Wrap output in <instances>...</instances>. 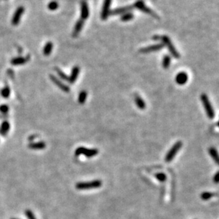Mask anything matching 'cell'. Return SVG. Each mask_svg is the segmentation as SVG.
<instances>
[{
	"instance_id": "7c38bea8",
	"label": "cell",
	"mask_w": 219,
	"mask_h": 219,
	"mask_svg": "<svg viewBox=\"0 0 219 219\" xmlns=\"http://www.w3.org/2000/svg\"><path fill=\"white\" fill-rule=\"evenodd\" d=\"M188 75L185 72H180L176 75V78H175V81L177 84L182 85L186 84L187 81H188Z\"/></svg>"
},
{
	"instance_id": "4316f807",
	"label": "cell",
	"mask_w": 219,
	"mask_h": 219,
	"mask_svg": "<svg viewBox=\"0 0 219 219\" xmlns=\"http://www.w3.org/2000/svg\"><path fill=\"white\" fill-rule=\"evenodd\" d=\"M214 196H215V194H214V193L204 192V193H202V195H201V198H202V200L206 201V200H208V199L211 198L212 197Z\"/></svg>"
},
{
	"instance_id": "9a60e30c",
	"label": "cell",
	"mask_w": 219,
	"mask_h": 219,
	"mask_svg": "<svg viewBox=\"0 0 219 219\" xmlns=\"http://www.w3.org/2000/svg\"><path fill=\"white\" fill-rule=\"evenodd\" d=\"M29 56L27 57H17L13 59L11 61V63L13 65H22L24 64L29 61Z\"/></svg>"
},
{
	"instance_id": "9c48e42d",
	"label": "cell",
	"mask_w": 219,
	"mask_h": 219,
	"mask_svg": "<svg viewBox=\"0 0 219 219\" xmlns=\"http://www.w3.org/2000/svg\"><path fill=\"white\" fill-rule=\"evenodd\" d=\"M163 47H164V44L163 43H157V44L149 46L141 49L139 50V52L142 53H147L149 52H152V51H159V50L162 49Z\"/></svg>"
},
{
	"instance_id": "5b68a950",
	"label": "cell",
	"mask_w": 219,
	"mask_h": 219,
	"mask_svg": "<svg viewBox=\"0 0 219 219\" xmlns=\"http://www.w3.org/2000/svg\"><path fill=\"white\" fill-rule=\"evenodd\" d=\"M182 142L181 141H178L175 144L173 145V147L169 150V152H167L166 154V157H165V161L167 162H170L173 160V159L174 158L175 156L177 153L179 152V151L180 150V149L182 148Z\"/></svg>"
},
{
	"instance_id": "d6a6232c",
	"label": "cell",
	"mask_w": 219,
	"mask_h": 219,
	"mask_svg": "<svg viewBox=\"0 0 219 219\" xmlns=\"http://www.w3.org/2000/svg\"><path fill=\"white\" fill-rule=\"evenodd\" d=\"M218 126L219 127V121H218Z\"/></svg>"
},
{
	"instance_id": "ba28073f",
	"label": "cell",
	"mask_w": 219,
	"mask_h": 219,
	"mask_svg": "<svg viewBox=\"0 0 219 219\" xmlns=\"http://www.w3.org/2000/svg\"><path fill=\"white\" fill-rule=\"evenodd\" d=\"M24 12V8L23 7H19L16 10L14 14L12 19H11V23H12L13 25L17 26L19 24V23L20 22V19H21V17Z\"/></svg>"
},
{
	"instance_id": "7a4b0ae2",
	"label": "cell",
	"mask_w": 219,
	"mask_h": 219,
	"mask_svg": "<svg viewBox=\"0 0 219 219\" xmlns=\"http://www.w3.org/2000/svg\"><path fill=\"white\" fill-rule=\"evenodd\" d=\"M103 183L100 180H94L90 182H78L75 185V188L78 190H87V189H97L102 186Z\"/></svg>"
},
{
	"instance_id": "277c9868",
	"label": "cell",
	"mask_w": 219,
	"mask_h": 219,
	"mask_svg": "<svg viewBox=\"0 0 219 219\" xmlns=\"http://www.w3.org/2000/svg\"><path fill=\"white\" fill-rule=\"evenodd\" d=\"M201 100H202V102L203 103V105H204V107L205 109V111H206L207 116L208 117V118L213 119L215 116V113L214 110V108H213L211 103L210 101H209V99L207 95L205 94V93H203L201 95Z\"/></svg>"
},
{
	"instance_id": "f1b7e54d",
	"label": "cell",
	"mask_w": 219,
	"mask_h": 219,
	"mask_svg": "<svg viewBox=\"0 0 219 219\" xmlns=\"http://www.w3.org/2000/svg\"><path fill=\"white\" fill-rule=\"evenodd\" d=\"M155 177H156L157 180H159L160 182H164L167 179V176L164 174V173H158V174H155Z\"/></svg>"
},
{
	"instance_id": "8992f818",
	"label": "cell",
	"mask_w": 219,
	"mask_h": 219,
	"mask_svg": "<svg viewBox=\"0 0 219 219\" xmlns=\"http://www.w3.org/2000/svg\"><path fill=\"white\" fill-rule=\"evenodd\" d=\"M132 6H133V7H134V8H136V9H138L139 10H141V11H144V13L147 14H149V15L152 16V17H154L158 18V17H157V15L156 14L153 12L152 10H151L150 9H149V8L147 7V6L144 5V2H143V1L137 2Z\"/></svg>"
},
{
	"instance_id": "8fae6325",
	"label": "cell",
	"mask_w": 219,
	"mask_h": 219,
	"mask_svg": "<svg viewBox=\"0 0 219 219\" xmlns=\"http://www.w3.org/2000/svg\"><path fill=\"white\" fill-rule=\"evenodd\" d=\"M81 19L84 20L87 19L89 17V8L87 2L84 0H82L81 2Z\"/></svg>"
},
{
	"instance_id": "30bf717a",
	"label": "cell",
	"mask_w": 219,
	"mask_h": 219,
	"mask_svg": "<svg viewBox=\"0 0 219 219\" xmlns=\"http://www.w3.org/2000/svg\"><path fill=\"white\" fill-rule=\"evenodd\" d=\"M111 2H112V0H104L102 14H101V17H102L103 20L106 19L110 14V7Z\"/></svg>"
},
{
	"instance_id": "7402d4cb",
	"label": "cell",
	"mask_w": 219,
	"mask_h": 219,
	"mask_svg": "<svg viewBox=\"0 0 219 219\" xmlns=\"http://www.w3.org/2000/svg\"><path fill=\"white\" fill-rule=\"evenodd\" d=\"M87 93L85 90L81 91L78 95V103L80 104H83L87 99Z\"/></svg>"
},
{
	"instance_id": "603a6c76",
	"label": "cell",
	"mask_w": 219,
	"mask_h": 219,
	"mask_svg": "<svg viewBox=\"0 0 219 219\" xmlns=\"http://www.w3.org/2000/svg\"><path fill=\"white\" fill-rule=\"evenodd\" d=\"M171 63V58L169 56L166 55L164 56V58H163V61H162V66L164 68H168L170 65Z\"/></svg>"
},
{
	"instance_id": "836d02e7",
	"label": "cell",
	"mask_w": 219,
	"mask_h": 219,
	"mask_svg": "<svg viewBox=\"0 0 219 219\" xmlns=\"http://www.w3.org/2000/svg\"><path fill=\"white\" fill-rule=\"evenodd\" d=\"M11 219H17V218H11Z\"/></svg>"
},
{
	"instance_id": "d6986e66",
	"label": "cell",
	"mask_w": 219,
	"mask_h": 219,
	"mask_svg": "<svg viewBox=\"0 0 219 219\" xmlns=\"http://www.w3.org/2000/svg\"><path fill=\"white\" fill-rule=\"evenodd\" d=\"M46 144L44 142H38L29 144V148L34 149V150H37V149H43L46 148Z\"/></svg>"
},
{
	"instance_id": "4fadbf2b",
	"label": "cell",
	"mask_w": 219,
	"mask_h": 219,
	"mask_svg": "<svg viewBox=\"0 0 219 219\" xmlns=\"http://www.w3.org/2000/svg\"><path fill=\"white\" fill-rule=\"evenodd\" d=\"M80 72V68L78 66H75L73 67V68L71 71V74L68 77V82L70 83H74L78 78V76Z\"/></svg>"
},
{
	"instance_id": "5bb4252c",
	"label": "cell",
	"mask_w": 219,
	"mask_h": 219,
	"mask_svg": "<svg viewBox=\"0 0 219 219\" xmlns=\"http://www.w3.org/2000/svg\"><path fill=\"white\" fill-rule=\"evenodd\" d=\"M134 9L133 6H127V7H121V8H117V9L113 10V11L111 12V14L113 15H119L121 14H125L127 12V11H129V10Z\"/></svg>"
},
{
	"instance_id": "cb8c5ba5",
	"label": "cell",
	"mask_w": 219,
	"mask_h": 219,
	"mask_svg": "<svg viewBox=\"0 0 219 219\" xmlns=\"http://www.w3.org/2000/svg\"><path fill=\"white\" fill-rule=\"evenodd\" d=\"M10 93H11V91H10V88L8 85H6V86L4 87L1 90L2 96L5 97V98H8L9 97Z\"/></svg>"
},
{
	"instance_id": "ac0fdd59",
	"label": "cell",
	"mask_w": 219,
	"mask_h": 219,
	"mask_svg": "<svg viewBox=\"0 0 219 219\" xmlns=\"http://www.w3.org/2000/svg\"><path fill=\"white\" fill-rule=\"evenodd\" d=\"M135 103H136V105L139 109H140V110L145 109V107H146V103H145L144 100H143L142 97L139 96V95H135Z\"/></svg>"
},
{
	"instance_id": "6da1fadb",
	"label": "cell",
	"mask_w": 219,
	"mask_h": 219,
	"mask_svg": "<svg viewBox=\"0 0 219 219\" xmlns=\"http://www.w3.org/2000/svg\"><path fill=\"white\" fill-rule=\"evenodd\" d=\"M153 39H155V40L162 39V42L164 43V45H165L167 47V49H168L169 52H170V53L173 56H174V58H176V59H179V56H179V52L176 51V49H175L174 46L173 45L172 41H171L170 39H169L167 36H163L162 37L154 36V37H153Z\"/></svg>"
},
{
	"instance_id": "d4e9b609",
	"label": "cell",
	"mask_w": 219,
	"mask_h": 219,
	"mask_svg": "<svg viewBox=\"0 0 219 219\" xmlns=\"http://www.w3.org/2000/svg\"><path fill=\"white\" fill-rule=\"evenodd\" d=\"M55 70H56V71L58 75H59V76L61 78V79L63 80V81H68V75L65 74V73H63L61 69L58 68H56Z\"/></svg>"
},
{
	"instance_id": "52a82bcc",
	"label": "cell",
	"mask_w": 219,
	"mask_h": 219,
	"mask_svg": "<svg viewBox=\"0 0 219 219\" xmlns=\"http://www.w3.org/2000/svg\"><path fill=\"white\" fill-rule=\"evenodd\" d=\"M50 77V79L51 80V81L54 83V84L56 85V86H58V87H59L60 89L61 90L64 91V92L65 93H68L70 91V87L68 86L67 85L64 84V83H63L62 82H61L60 80H59L56 77L54 76L53 75H49Z\"/></svg>"
},
{
	"instance_id": "ffe728a7",
	"label": "cell",
	"mask_w": 219,
	"mask_h": 219,
	"mask_svg": "<svg viewBox=\"0 0 219 219\" xmlns=\"http://www.w3.org/2000/svg\"><path fill=\"white\" fill-rule=\"evenodd\" d=\"M10 129V124L7 121H4L2 123L1 127H0V134L3 136H6L7 135Z\"/></svg>"
},
{
	"instance_id": "e0dca14e",
	"label": "cell",
	"mask_w": 219,
	"mask_h": 219,
	"mask_svg": "<svg viewBox=\"0 0 219 219\" xmlns=\"http://www.w3.org/2000/svg\"><path fill=\"white\" fill-rule=\"evenodd\" d=\"M208 152L210 156L212 157L214 162H216V164L219 166V154L218 151L216 150V149H215L214 147H210L208 149Z\"/></svg>"
},
{
	"instance_id": "2e32d148",
	"label": "cell",
	"mask_w": 219,
	"mask_h": 219,
	"mask_svg": "<svg viewBox=\"0 0 219 219\" xmlns=\"http://www.w3.org/2000/svg\"><path fill=\"white\" fill-rule=\"evenodd\" d=\"M83 24H84V22H83V20H82V19H80L77 21L76 24H75V25L74 30H73V37H76L79 34L80 32L81 31V30H82V29H83Z\"/></svg>"
},
{
	"instance_id": "3957f363",
	"label": "cell",
	"mask_w": 219,
	"mask_h": 219,
	"mask_svg": "<svg viewBox=\"0 0 219 219\" xmlns=\"http://www.w3.org/2000/svg\"><path fill=\"white\" fill-rule=\"evenodd\" d=\"M99 153L98 149H88L85 148L84 147H79L75 149V155L76 157L81 156V154L85 155L87 158H92V157L96 156Z\"/></svg>"
},
{
	"instance_id": "44dd1931",
	"label": "cell",
	"mask_w": 219,
	"mask_h": 219,
	"mask_svg": "<svg viewBox=\"0 0 219 219\" xmlns=\"http://www.w3.org/2000/svg\"><path fill=\"white\" fill-rule=\"evenodd\" d=\"M53 43L51 42H48L45 45L44 48H43V54H44V56H49L50 54H51V51H52L53 50Z\"/></svg>"
},
{
	"instance_id": "83f0119b",
	"label": "cell",
	"mask_w": 219,
	"mask_h": 219,
	"mask_svg": "<svg viewBox=\"0 0 219 219\" xmlns=\"http://www.w3.org/2000/svg\"><path fill=\"white\" fill-rule=\"evenodd\" d=\"M58 7H59V4H58L57 2L56 1L51 2L48 5V8H49V9L51 10V11H55V10H56L58 9Z\"/></svg>"
},
{
	"instance_id": "484cf974",
	"label": "cell",
	"mask_w": 219,
	"mask_h": 219,
	"mask_svg": "<svg viewBox=\"0 0 219 219\" xmlns=\"http://www.w3.org/2000/svg\"><path fill=\"white\" fill-rule=\"evenodd\" d=\"M133 17H134V16H133L132 13L126 12L123 14L122 17H121V20H122V21H128L132 20L133 19Z\"/></svg>"
},
{
	"instance_id": "4dcf8cb0",
	"label": "cell",
	"mask_w": 219,
	"mask_h": 219,
	"mask_svg": "<svg viewBox=\"0 0 219 219\" xmlns=\"http://www.w3.org/2000/svg\"><path fill=\"white\" fill-rule=\"evenodd\" d=\"M25 214L27 216L28 219H36V216L33 214V213L31 210H27L25 211Z\"/></svg>"
},
{
	"instance_id": "f546056e",
	"label": "cell",
	"mask_w": 219,
	"mask_h": 219,
	"mask_svg": "<svg viewBox=\"0 0 219 219\" xmlns=\"http://www.w3.org/2000/svg\"><path fill=\"white\" fill-rule=\"evenodd\" d=\"M9 106L7 105L3 104L0 105V113H2V114H6V113H8L9 111Z\"/></svg>"
},
{
	"instance_id": "1f68e13d",
	"label": "cell",
	"mask_w": 219,
	"mask_h": 219,
	"mask_svg": "<svg viewBox=\"0 0 219 219\" xmlns=\"http://www.w3.org/2000/svg\"><path fill=\"white\" fill-rule=\"evenodd\" d=\"M214 182L216 184H218L219 183V171L216 173V174L214 175Z\"/></svg>"
}]
</instances>
